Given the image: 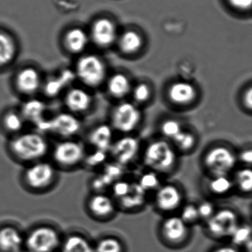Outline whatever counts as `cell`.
I'll use <instances>...</instances> for the list:
<instances>
[{
	"label": "cell",
	"instance_id": "cell-3",
	"mask_svg": "<svg viewBox=\"0 0 252 252\" xmlns=\"http://www.w3.org/2000/svg\"><path fill=\"white\" fill-rule=\"evenodd\" d=\"M176 153L167 141L160 139L150 143L144 154V162L151 170L166 173L176 163Z\"/></svg>",
	"mask_w": 252,
	"mask_h": 252
},
{
	"label": "cell",
	"instance_id": "cell-7",
	"mask_svg": "<svg viewBox=\"0 0 252 252\" xmlns=\"http://www.w3.org/2000/svg\"><path fill=\"white\" fill-rule=\"evenodd\" d=\"M142 120V113L134 103L123 102L115 106L112 114L114 128L122 133H129L138 127Z\"/></svg>",
	"mask_w": 252,
	"mask_h": 252
},
{
	"label": "cell",
	"instance_id": "cell-19",
	"mask_svg": "<svg viewBox=\"0 0 252 252\" xmlns=\"http://www.w3.org/2000/svg\"><path fill=\"white\" fill-rule=\"evenodd\" d=\"M93 36L94 42L98 45L102 47L109 45L116 37L115 25L108 19H100L93 26Z\"/></svg>",
	"mask_w": 252,
	"mask_h": 252
},
{
	"label": "cell",
	"instance_id": "cell-27",
	"mask_svg": "<svg viewBox=\"0 0 252 252\" xmlns=\"http://www.w3.org/2000/svg\"><path fill=\"white\" fill-rule=\"evenodd\" d=\"M120 46L124 53L132 54L140 49L142 46V38L136 32L128 31L121 37Z\"/></svg>",
	"mask_w": 252,
	"mask_h": 252
},
{
	"label": "cell",
	"instance_id": "cell-32",
	"mask_svg": "<svg viewBox=\"0 0 252 252\" xmlns=\"http://www.w3.org/2000/svg\"><path fill=\"white\" fill-rule=\"evenodd\" d=\"M133 100L138 103H144L151 98V89L146 83H139L131 90Z\"/></svg>",
	"mask_w": 252,
	"mask_h": 252
},
{
	"label": "cell",
	"instance_id": "cell-29",
	"mask_svg": "<svg viewBox=\"0 0 252 252\" xmlns=\"http://www.w3.org/2000/svg\"><path fill=\"white\" fill-rule=\"evenodd\" d=\"M229 238L234 247H244L252 238V228L248 225H239Z\"/></svg>",
	"mask_w": 252,
	"mask_h": 252
},
{
	"label": "cell",
	"instance_id": "cell-40",
	"mask_svg": "<svg viewBox=\"0 0 252 252\" xmlns=\"http://www.w3.org/2000/svg\"><path fill=\"white\" fill-rule=\"evenodd\" d=\"M105 154H106V152H104V151L96 150L95 152L93 155L87 158V164L89 166L98 165L99 164L104 161L105 158H106Z\"/></svg>",
	"mask_w": 252,
	"mask_h": 252
},
{
	"label": "cell",
	"instance_id": "cell-16",
	"mask_svg": "<svg viewBox=\"0 0 252 252\" xmlns=\"http://www.w3.org/2000/svg\"><path fill=\"white\" fill-rule=\"evenodd\" d=\"M196 90L186 81L173 83L167 90V97L171 103L179 106L192 103L196 97Z\"/></svg>",
	"mask_w": 252,
	"mask_h": 252
},
{
	"label": "cell",
	"instance_id": "cell-13",
	"mask_svg": "<svg viewBox=\"0 0 252 252\" xmlns=\"http://www.w3.org/2000/svg\"><path fill=\"white\" fill-rule=\"evenodd\" d=\"M47 129L62 137H70L81 129V123L72 114L61 113L48 122Z\"/></svg>",
	"mask_w": 252,
	"mask_h": 252
},
{
	"label": "cell",
	"instance_id": "cell-8",
	"mask_svg": "<svg viewBox=\"0 0 252 252\" xmlns=\"http://www.w3.org/2000/svg\"><path fill=\"white\" fill-rule=\"evenodd\" d=\"M60 238L50 226H39L31 231L26 240L29 252H53L58 248Z\"/></svg>",
	"mask_w": 252,
	"mask_h": 252
},
{
	"label": "cell",
	"instance_id": "cell-6",
	"mask_svg": "<svg viewBox=\"0 0 252 252\" xmlns=\"http://www.w3.org/2000/svg\"><path fill=\"white\" fill-rule=\"evenodd\" d=\"M238 215L230 209H223L214 213L206 223L209 235L214 239L229 238L239 226Z\"/></svg>",
	"mask_w": 252,
	"mask_h": 252
},
{
	"label": "cell",
	"instance_id": "cell-15",
	"mask_svg": "<svg viewBox=\"0 0 252 252\" xmlns=\"http://www.w3.org/2000/svg\"><path fill=\"white\" fill-rule=\"evenodd\" d=\"M182 202V193L176 185L172 184L162 185L156 195V203L159 210L171 212L177 209Z\"/></svg>",
	"mask_w": 252,
	"mask_h": 252
},
{
	"label": "cell",
	"instance_id": "cell-30",
	"mask_svg": "<svg viewBox=\"0 0 252 252\" xmlns=\"http://www.w3.org/2000/svg\"><path fill=\"white\" fill-rule=\"evenodd\" d=\"M232 187V182L226 176H216L210 185L212 192L218 195L226 193L230 190Z\"/></svg>",
	"mask_w": 252,
	"mask_h": 252
},
{
	"label": "cell",
	"instance_id": "cell-34",
	"mask_svg": "<svg viewBox=\"0 0 252 252\" xmlns=\"http://www.w3.org/2000/svg\"><path fill=\"white\" fill-rule=\"evenodd\" d=\"M122 245L118 239L107 238L97 244L94 252H122Z\"/></svg>",
	"mask_w": 252,
	"mask_h": 252
},
{
	"label": "cell",
	"instance_id": "cell-17",
	"mask_svg": "<svg viewBox=\"0 0 252 252\" xmlns=\"http://www.w3.org/2000/svg\"><path fill=\"white\" fill-rule=\"evenodd\" d=\"M64 103L73 113H82L90 109L93 98L90 93L81 88H72L66 93Z\"/></svg>",
	"mask_w": 252,
	"mask_h": 252
},
{
	"label": "cell",
	"instance_id": "cell-11",
	"mask_svg": "<svg viewBox=\"0 0 252 252\" xmlns=\"http://www.w3.org/2000/svg\"><path fill=\"white\" fill-rule=\"evenodd\" d=\"M19 54V44L14 35L0 29V72L7 70L16 62Z\"/></svg>",
	"mask_w": 252,
	"mask_h": 252
},
{
	"label": "cell",
	"instance_id": "cell-20",
	"mask_svg": "<svg viewBox=\"0 0 252 252\" xmlns=\"http://www.w3.org/2000/svg\"><path fill=\"white\" fill-rule=\"evenodd\" d=\"M24 240L20 232L12 226L0 229V252H18L21 251Z\"/></svg>",
	"mask_w": 252,
	"mask_h": 252
},
{
	"label": "cell",
	"instance_id": "cell-38",
	"mask_svg": "<svg viewBox=\"0 0 252 252\" xmlns=\"http://www.w3.org/2000/svg\"><path fill=\"white\" fill-rule=\"evenodd\" d=\"M198 209V216L199 219H204L207 221L210 219L212 216L214 215L215 212L214 206L208 201H204L201 203L197 207Z\"/></svg>",
	"mask_w": 252,
	"mask_h": 252
},
{
	"label": "cell",
	"instance_id": "cell-21",
	"mask_svg": "<svg viewBox=\"0 0 252 252\" xmlns=\"http://www.w3.org/2000/svg\"><path fill=\"white\" fill-rule=\"evenodd\" d=\"M113 139V131L110 126L100 125L94 127L89 136L90 143L95 147L97 151H106L110 150Z\"/></svg>",
	"mask_w": 252,
	"mask_h": 252
},
{
	"label": "cell",
	"instance_id": "cell-12",
	"mask_svg": "<svg viewBox=\"0 0 252 252\" xmlns=\"http://www.w3.org/2000/svg\"><path fill=\"white\" fill-rule=\"evenodd\" d=\"M139 149V141L136 138L125 136L112 144L110 151L117 162L126 164L134 159Z\"/></svg>",
	"mask_w": 252,
	"mask_h": 252
},
{
	"label": "cell",
	"instance_id": "cell-36",
	"mask_svg": "<svg viewBox=\"0 0 252 252\" xmlns=\"http://www.w3.org/2000/svg\"><path fill=\"white\" fill-rule=\"evenodd\" d=\"M138 185L145 191L154 189L159 186V179L154 173H147L142 175Z\"/></svg>",
	"mask_w": 252,
	"mask_h": 252
},
{
	"label": "cell",
	"instance_id": "cell-14",
	"mask_svg": "<svg viewBox=\"0 0 252 252\" xmlns=\"http://www.w3.org/2000/svg\"><path fill=\"white\" fill-rule=\"evenodd\" d=\"M27 124L20 109L10 108L0 115V128L10 138L26 130Z\"/></svg>",
	"mask_w": 252,
	"mask_h": 252
},
{
	"label": "cell",
	"instance_id": "cell-2",
	"mask_svg": "<svg viewBox=\"0 0 252 252\" xmlns=\"http://www.w3.org/2000/svg\"><path fill=\"white\" fill-rule=\"evenodd\" d=\"M56 178V170L47 161H35L25 166L22 174L23 186L32 192H42L53 185Z\"/></svg>",
	"mask_w": 252,
	"mask_h": 252
},
{
	"label": "cell",
	"instance_id": "cell-43",
	"mask_svg": "<svg viewBox=\"0 0 252 252\" xmlns=\"http://www.w3.org/2000/svg\"><path fill=\"white\" fill-rule=\"evenodd\" d=\"M241 159L247 164H252V150H247L241 154Z\"/></svg>",
	"mask_w": 252,
	"mask_h": 252
},
{
	"label": "cell",
	"instance_id": "cell-26",
	"mask_svg": "<svg viewBox=\"0 0 252 252\" xmlns=\"http://www.w3.org/2000/svg\"><path fill=\"white\" fill-rule=\"evenodd\" d=\"M145 191L138 184L131 185L128 193L121 198V204L126 208H134L141 206L145 198Z\"/></svg>",
	"mask_w": 252,
	"mask_h": 252
},
{
	"label": "cell",
	"instance_id": "cell-1",
	"mask_svg": "<svg viewBox=\"0 0 252 252\" xmlns=\"http://www.w3.org/2000/svg\"><path fill=\"white\" fill-rule=\"evenodd\" d=\"M7 149L14 161L26 166L42 160L48 152L49 144L41 133L26 130L10 137Z\"/></svg>",
	"mask_w": 252,
	"mask_h": 252
},
{
	"label": "cell",
	"instance_id": "cell-10",
	"mask_svg": "<svg viewBox=\"0 0 252 252\" xmlns=\"http://www.w3.org/2000/svg\"><path fill=\"white\" fill-rule=\"evenodd\" d=\"M205 162L215 176H226L235 167L236 158L227 148L219 147L207 154Z\"/></svg>",
	"mask_w": 252,
	"mask_h": 252
},
{
	"label": "cell",
	"instance_id": "cell-37",
	"mask_svg": "<svg viewBox=\"0 0 252 252\" xmlns=\"http://www.w3.org/2000/svg\"><path fill=\"white\" fill-rule=\"evenodd\" d=\"M180 218L187 224L196 221L198 219H199L197 207L192 204L185 206L181 213Z\"/></svg>",
	"mask_w": 252,
	"mask_h": 252
},
{
	"label": "cell",
	"instance_id": "cell-42",
	"mask_svg": "<svg viewBox=\"0 0 252 252\" xmlns=\"http://www.w3.org/2000/svg\"><path fill=\"white\" fill-rule=\"evenodd\" d=\"M211 252H240L233 245H223L216 247Z\"/></svg>",
	"mask_w": 252,
	"mask_h": 252
},
{
	"label": "cell",
	"instance_id": "cell-31",
	"mask_svg": "<svg viewBox=\"0 0 252 252\" xmlns=\"http://www.w3.org/2000/svg\"><path fill=\"white\" fill-rule=\"evenodd\" d=\"M176 146L182 151H189L195 143V136L190 132L182 130L173 139Z\"/></svg>",
	"mask_w": 252,
	"mask_h": 252
},
{
	"label": "cell",
	"instance_id": "cell-5",
	"mask_svg": "<svg viewBox=\"0 0 252 252\" xmlns=\"http://www.w3.org/2000/svg\"><path fill=\"white\" fill-rule=\"evenodd\" d=\"M76 75L83 84L95 88L106 80V66L100 58L88 55L81 58L77 63Z\"/></svg>",
	"mask_w": 252,
	"mask_h": 252
},
{
	"label": "cell",
	"instance_id": "cell-35",
	"mask_svg": "<svg viewBox=\"0 0 252 252\" xmlns=\"http://www.w3.org/2000/svg\"><path fill=\"white\" fill-rule=\"evenodd\" d=\"M239 188L244 192H250L252 191V169H243L237 176Z\"/></svg>",
	"mask_w": 252,
	"mask_h": 252
},
{
	"label": "cell",
	"instance_id": "cell-4",
	"mask_svg": "<svg viewBox=\"0 0 252 252\" xmlns=\"http://www.w3.org/2000/svg\"><path fill=\"white\" fill-rule=\"evenodd\" d=\"M11 82L15 93L27 100L34 97L43 87L41 72L32 65L18 68L12 77Z\"/></svg>",
	"mask_w": 252,
	"mask_h": 252
},
{
	"label": "cell",
	"instance_id": "cell-41",
	"mask_svg": "<svg viewBox=\"0 0 252 252\" xmlns=\"http://www.w3.org/2000/svg\"><path fill=\"white\" fill-rule=\"evenodd\" d=\"M235 7L243 10L248 9L252 5V0H229Z\"/></svg>",
	"mask_w": 252,
	"mask_h": 252
},
{
	"label": "cell",
	"instance_id": "cell-46",
	"mask_svg": "<svg viewBox=\"0 0 252 252\" xmlns=\"http://www.w3.org/2000/svg\"><path fill=\"white\" fill-rule=\"evenodd\" d=\"M22 252V251H19V252Z\"/></svg>",
	"mask_w": 252,
	"mask_h": 252
},
{
	"label": "cell",
	"instance_id": "cell-28",
	"mask_svg": "<svg viewBox=\"0 0 252 252\" xmlns=\"http://www.w3.org/2000/svg\"><path fill=\"white\" fill-rule=\"evenodd\" d=\"M28 103L21 108V112L23 114L27 123L30 121L35 122V120L38 119L44 113V104L38 100H34L33 97L28 99Z\"/></svg>",
	"mask_w": 252,
	"mask_h": 252
},
{
	"label": "cell",
	"instance_id": "cell-45",
	"mask_svg": "<svg viewBox=\"0 0 252 252\" xmlns=\"http://www.w3.org/2000/svg\"><path fill=\"white\" fill-rule=\"evenodd\" d=\"M245 248V252H252V238L244 246Z\"/></svg>",
	"mask_w": 252,
	"mask_h": 252
},
{
	"label": "cell",
	"instance_id": "cell-33",
	"mask_svg": "<svg viewBox=\"0 0 252 252\" xmlns=\"http://www.w3.org/2000/svg\"><path fill=\"white\" fill-rule=\"evenodd\" d=\"M160 130L166 138L173 140L182 131V127L180 123L176 120L167 119L161 124Z\"/></svg>",
	"mask_w": 252,
	"mask_h": 252
},
{
	"label": "cell",
	"instance_id": "cell-39",
	"mask_svg": "<svg viewBox=\"0 0 252 252\" xmlns=\"http://www.w3.org/2000/svg\"><path fill=\"white\" fill-rule=\"evenodd\" d=\"M130 187H131V185L127 183V182L119 181L114 185V194L117 198L121 199L128 193L130 189Z\"/></svg>",
	"mask_w": 252,
	"mask_h": 252
},
{
	"label": "cell",
	"instance_id": "cell-18",
	"mask_svg": "<svg viewBox=\"0 0 252 252\" xmlns=\"http://www.w3.org/2000/svg\"><path fill=\"white\" fill-rule=\"evenodd\" d=\"M162 231L164 237L168 241L179 242L188 236V224L180 217L173 216L164 220Z\"/></svg>",
	"mask_w": 252,
	"mask_h": 252
},
{
	"label": "cell",
	"instance_id": "cell-44",
	"mask_svg": "<svg viewBox=\"0 0 252 252\" xmlns=\"http://www.w3.org/2000/svg\"><path fill=\"white\" fill-rule=\"evenodd\" d=\"M244 103L248 109L252 110V87L249 89L244 94Z\"/></svg>",
	"mask_w": 252,
	"mask_h": 252
},
{
	"label": "cell",
	"instance_id": "cell-22",
	"mask_svg": "<svg viewBox=\"0 0 252 252\" xmlns=\"http://www.w3.org/2000/svg\"><path fill=\"white\" fill-rule=\"evenodd\" d=\"M107 90L115 98H124L131 93V83L125 74L116 73L108 79Z\"/></svg>",
	"mask_w": 252,
	"mask_h": 252
},
{
	"label": "cell",
	"instance_id": "cell-24",
	"mask_svg": "<svg viewBox=\"0 0 252 252\" xmlns=\"http://www.w3.org/2000/svg\"><path fill=\"white\" fill-rule=\"evenodd\" d=\"M88 42L87 34L82 30L73 29L66 37V46L72 53H80L84 50Z\"/></svg>",
	"mask_w": 252,
	"mask_h": 252
},
{
	"label": "cell",
	"instance_id": "cell-25",
	"mask_svg": "<svg viewBox=\"0 0 252 252\" xmlns=\"http://www.w3.org/2000/svg\"><path fill=\"white\" fill-rule=\"evenodd\" d=\"M62 252H94V250L86 238L71 235L63 244Z\"/></svg>",
	"mask_w": 252,
	"mask_h": 252
},
{
	"label": "cell",
	"instance_id": "cell-23",
	"mask_svg": "<svg viewBox=\"0 0 252 252\" xmlns=\"http://www.w3.org/2000/svg\"><path fill=\"white\" fill-rule=\"evenodd\" d=\"M89 208L94 216L106 217L113 213L115 205L112 200L107 195L97 194L90 198Z\"/></svg>",
	"mask_w": 252,
	"mask_h": 252
},
{
	"label": "cell",
	"instance_id": "cell-9",
	"mask_svg": "<svg viewBox=\"0 0 252 252\" xmlns=\"http://www.w3.org/2000/svg\"><path fill=\"white\" fill-rule=\"evenodd\" d=\"M53 158L59 165L72 167L84 159V147L75 141H63L55 146Z\"/></svg>",
	"mask_w": 252,
	"mask_h": 252
}]
</instances>
